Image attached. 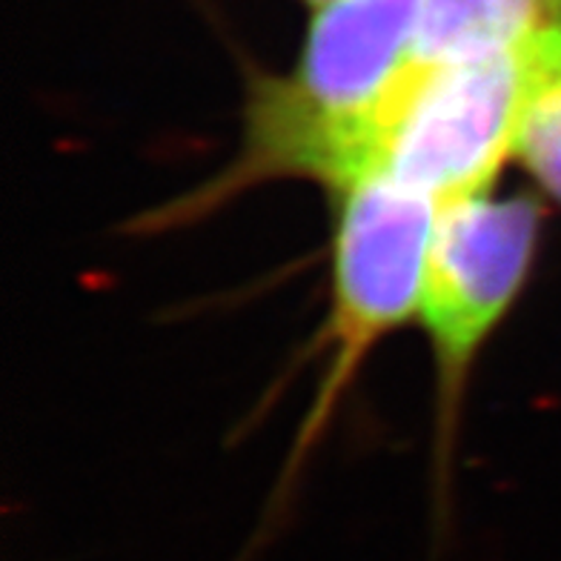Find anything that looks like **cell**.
Listing matches in <instances>:
<instances>
[{"mask_svg": "<svg viewBox=\"0 0 561 561\" xmlns=\"http://www.w3.org/2000/svg\"><path fill=\"white\" fill-rule=\"evenodd\" d=\"M421 0H333L287 72L250 75L238 149L190 193L135 218V236L198 224L241 195L307 181L339 195L376 170L381 129L415 67Z\"/></svg>", "mask_w": 561, "mask_h": 561, "instance_id": "1", "label": "cell"}, {"mask_svg": "<svg viewBox=\"0 0 561 561\" xmlns=\"http://www.w3.org/2000/svg\"><path fill=\"white\" fill-rule=\"evenodd\" d=\"M561 72V30L516 53L421 64L381 129L376 170L438 207L493 193L516 161L533 101Z\"/></svg>", "mask_w": 561, "mask_h": 561, "instance_id": "2", "label": "cell"}, {"mask_svg": "<svg viewBox=\"0 0 561 561\" xmlns=\"http://www.w3.org/2000/svg\"><path fill=\"white\" fill-rule=\"evenodd\" d=\"M330 310L318 333L321 381L298 427L289 470L307 461L333 424L369 353L419 316L438 204L373 172L335 195Z\"/></svg>", "mask_w": 561, "mask_h": 561, "instance_id": "3", "label": "cell"}, {"mask_svg": "<svg viewBox=\"0 0 561 561\" xmlns=\"http://www.w3.org/2000/svg\"><path fill=\"white\" fill-rule=\"evenodd\" d=\"M541 227L545 204L533 193H484L438 209L415 321L433 355L442 467L456 447L476 364L530 284Z\"/></svg>", "mask_w": 561, "mask_h": 561, "instance_id": "4", "label": "cell"}, {"mask_svg": "<svg viewBox=\"0 0 561 561\" xmlns=\"http://www.w3.org/2000/svg\"><path fill=\"white\" fill-rule=\"evenodd\" d=\"M561 30V0H421L415 60L516 53Z\"/></svg>", "mask_w": 561, "mask_h": 561, "instance_id": "5", "label": "cell"}, {"mask_svg": "<svg viewBox=\"0 0 561 561\" xmlns=\"http://www.w3.org/2000/svg\"><path fill=\"white\" fill-rule=\"evenodd\" d=\"M516 161L525 167L533 184L561 207V72H556L533 101Z\"/></svg>", "mask_w": 561, "mask_h": 561, "instance_id": "6", "label": "cell"}, {"mask_svg": "<svg viewBox=\"0 0 561 561\" xmlns=\"http://www.w3.org/2000/svg\"><path fill=\"white\" fill-rule=\"evenodd\" d=\"M301 3H310L312 9H318V7H327V3H333V0H301Z\"/></svg>", "mask_w": 561, "mask_h": 561, "instance_id": "7", "label": "cell"}]
</instances>
